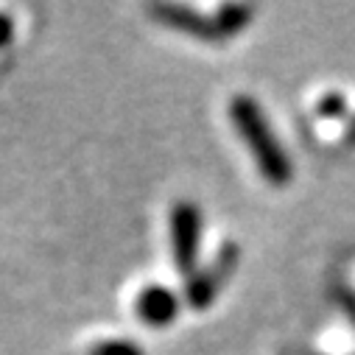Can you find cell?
I'll list each match as a JSON object with an SVG mask.
<instances>
[{"instance_id":"cell-1","label":"cell","mask_w":355,"mask_h":355,"mask_svg":"<svg viewBox=\"0 0 355 355\" xmlns=\"http://www.w3.org/2000/svg\"><path fill=\"white\" fill-rule=\"evenodd\" d=\"M227 115H230L232 129L243 140L246 151L252 154L263 180L272 188H288L291 180H294V162H291L286 146L277 140L263 107L252 96L238 93V96L230 98Z\"/></svg>"},{"instance_id":"cell-2","label":"cell","mask_w":355,"mask_h":355,"mask_svg":"<svg viewBox=\"0 0 355 355\" xmlns=\"http://www.w3.org/2000/svg\"><path fill=\"white\" fill-rule=\"evenodd\" d=\"M202 238H205V218L199 205L191 199H180L168 213V241H171L173 266L185 280L199 269Z\"/></svg>"},{"instance_id":"cell-3","label":"cell","mask_w":355,"mask_h":355,"mask_svg":"<svg viewBox=\"0 0 355 355\" xmlns=\"http://www.w3.org/2000/svg\"><path fill=\"white\" fill-rule=\"evenodd\" d=\"M238 263H241V246L227 241L224 246H218V252H216L205 266H199V269L185 280V294H182V300H185L193 311H207V308L218 300L221 288L227 286V280H230L232 272L238 269Z\"/></svg>"},{"instance_id":"cell-4","label":"cell","mask_w":355,"mask_h":355,"mask_svg":"<svg viewBox=\"0 0 355 355\" xmlns=\"http://www.w3.org/2000/svg\"><path fill=\"white\" fill-rule=\"evenodd\" d=\"M151 17L159 26H165L171 31H180L185 37H193V40H202V42H221L216 15L207 17V15H202L191 6H182V3H154Z\"/></svg>"},{"instance_id":"cell-5","label":"cell","mask_w":355,"mask_h":355,"mask_svg":"<svg viewBox=\"0 0 355 355\" xmlns=\"http://www.w3.org/2000/svg\"><path fill=\"white\" fill-rule=\"evenodd\" d=\"M182 308V297L176 294L173 288L162 286V283H148L140 288L137 300H135V313L146 327L162 330L168 324L176 322Z\"/></svg>"},{"instance_id":"cell-6","label":"cell","mask_w":355,"mask_h":355,"mask_svg":"<svg viewBox=\"0 0 355 355\" xmlns=\"http://www.w3.org/2000/svg\"><path fill=\"white\" fill-rule=\"evenodd\" d=\"M213 15H216V26H218L221 40H230V37H238L241 31L249 28V23L254 17V6H246V3H221Z\"/></svg>"},{"instance_id":"cell-7","label":"cell","mask_w":355,"mask_h":355,"mask_svg":"<svg viewBox=\"0 0 355 355\" xmlns=\"http://www.w3.org/2000/svg\"><path fill=\"white\" fill-rule=\"evenodd\" d=\"M316 115L322 121H344V118H349V101H347V96L344 93H336V90L324 93L316 101Z\"/></svg>"},{"instance_id":"cell-8","label":"cell","mask_w":355,"mask_h":355,"mask_svg":"<svg viewBox=\"0 0 355 355\" xmlns=\"http://www.w3.org/2000/svg\"><path fill=\"white\" fill-rule=\"evenodd\" d=\"M87 355H146V349L129 338H107V341L93 344Z\"/></svg>"},{"instance_id":"cell-9","label":"cell","mask_w":355,"mask_h":355,"mask_svg":"<svg viewBox=\"0 0 355 355\" xmlns=\"http://www.w3.org/2000/svg\"><path fill=\"white\" fill-rule=\"evenodd\" d=\"M15 34H17V26H15V20H12L6 12H0V51L12 45Z\"/></svg>"},{"instance_id":"cell-10","label":"cell","mask_w":355,"mask_h":355,"mask_svg":"<svg viewBox=\"0 0 355 355\" xmlns=\"http://www.w3.org/2000/svg\"><path fill=\"white\" fill-rule=\"evenodd\" d=\"M347 143L355 146V115H349V126H347Z\"/></svg>"}]
</instances>
